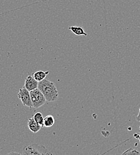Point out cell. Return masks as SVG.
I'll list each match as a JSON object with an SVG mask.
<instances>
[{
    "label": "cell",
    "instance_id": "1",
    "mask_svg": "<svg viewBox=\"0 0 140 155\" xmlns=\"http://www.w3.org/2000/svg\"><path fill=\"white\" fill-rule=\"evenodd\" d=\"M38 88L43 94L48 102L54 101L59 97V91L55 84L48 79H44L38 82Z\"/></svg>",
    "mask_w": 140,
    "mask_h": 155
},
{
    "label": "cell",
    "instance_id": "2",
    "mask_svg": "<svg viewBox=\"0 0 140 155\" xmlns=\"http://www.w3.org/2000/svg\"><path fill=\"white\" fill-rule=\"evenodd\" d=\"M22 155H53L45 146L38 145L37 144H32L24 146L22 150Z\"/></svg>",
    "mask_w": 140,
    "mask_h": 155
},
{
    "label": "cell",
    "instance_id": "3",
    "mask_svg": "<svg viewBox=\"0 0 140 155\" xmlns=\"http://www.w3.org/2000/svg\"><path fill=\"white\" fill-rule=\"evenodd\" d=\"M30 94L33 107L38 109L45 104L47 100L43 94L41 93V91L38 88L31 91Z\"/></svg>",
    "mask_w": 140,
    "mask_h": 155
},
{
    "label": "cell",
    "instance_id": "4",
    "mask_svg": "<svg viewBox=\"0 0 140 155\" xmlns=\"http://www.w3.org/2000/svg\"><path fill=\"white\" fill-rule=\"evenodd\" d=\"M18 96L21 100L23 106H26L30 108L33 107L30 91H28L24 86H23V88L19 90Z\"/></svg>",
    "mask_w": 140,
    "mask_h": 155
},
{
    "label": "cell",
    "instance_id": "5",
    "mask_svg": "<svg viewBox=\"0 0 140 155\" xmlns=\"http://www.w3.org/2000/svg\"><path fill=\"white\" fill-rule=\"evenodd\" d=\"M38 81H37L32 75H29L25 79L24 86L29 91L38 88Z\"/></svg>",
    "mask_w": 140,
    "mask_h": 155
},
{
    "label": "cell",
    "instance_id": "6",
    "mask_svg": "<svg viewBox=\"0 0 140 155\" xmlns=\"http://www.w3.org/2000/svg\"><path fill=\"white\" fill-rule=\"evenodd\" d=\"M28 126L29 129L34 133H38L40 130L41 128L40 125L37 124V122L35 120L34 117L28 119Z\"/></svg>",
    "mask_w": 140,
    "mask_h": 155
},
{
    "label": "cell",
    "instance_id": "7",
    "mask_svg": "<svg viewBox=\"0 0 140 155\" xmlns=\"http://www.w3.org/2000/svg\"><path fill=\"white\" fill-rule=\"evenodd\" d=\"M74 34L77 36H87V34L84 31L83 29L80 26H70L69 28Z\"/></svg>",
    "mask_w": 140,
    "mask_h": 155
},
{
    "label": "cell",
    "instance_id": "8",
    "mask_svg": "<svg viewBox=\"0 0 140 155\" xmlns=\"http://www.w3.org/2000/svg\"><path fill=\"white\" fill-rule=\"evenodd\" d=\"M50 73V71H46L44 72L42 71H37L34 74H32V77L34 78L37 81L40 82L42 81L43 79H45L47 75Z\"/></svg>",
    "mask_w": 140,
    "mask_h": 155
},
{
    "label": "cell",
    "instance_id": "9",
    "mask_svg": "<svg viewBox=\"0 0 140 155\" xmlns=\"http://www.w3.org/2000/svg\"><path fill=\"white\" fill-rule=\"evenodd\" d=\"M55 123V119L53 115H49L44 117V127L49 128L52 127Z\"/></svg>",
    "mask_w": 140,
    "mask_h": 155
},
{
    "label": "cell",
    "instance_id": "10",
    "mask_svg": "<svg viewBox=\"0 0 140 155\" xmlns=\"http://www.w3.org/2000/svg\"><path fill=\"white\" fill-rule=\"evenodd\" d=\"M34 118L35 119V120L37 122V124H38L39 125H40L41 127H44V118L43 117L42 114L41 112H37L34 115Z\"/></svg>",
    "mask_w": 140,
    "mask_h": 155
},
{
    "label": "cell",
    "instance_id": "11",
    "mask_svg": "<svg viewBox=\"0 0 140 155\" xmlns=\"http://www.w3.org/2000/svg\"><path fill=\"white\" fill-rule=\"evenodd\" d=\"M140 152H138V150H134L132 149H131L129 150H126V152H125L124 153H123V154H140Z\"/></svg>",
    "mask_w": 140,
    "mask_h": 155
},
{
    "label": "cell",
    "instance_id": "12",
    "mask_svg": "<svg viewBox=\"0 0 140 155\" xmlns=\"http://www.w3.org/2000/svg\"><path fill=\"white\" fill-rule=\"evenodd\" d=\"M136 119L138 120V121H139L140 122V112H139V113H138V115H137V116L136 117Z\"/></svg>",
    "mask_w": 140,
    "mask_h": 155
},
{
    "label": "cell",
    "instance_id": "13",
    "mask_svg": "<svg viewBox=\"0 0 140 155\" xmlns=\"http://www.w3.org/2000/svg\"><path fill=\"white\" fill-rule=\"evenodd\" d=\"M134 137H135L136 138L138 139V138H139V134H134Z\"/></svg>",
    "mask_w": 140,
    "mask_h": 155
},
{
    "label": "cell",
    "instance_id": "14",
    "mask_svg": "<svg viewBox=\"0 0 140 155\" xmlns=\"http://www.w3.org/2000/svg\"><path fill=\"white\" fill-rule=\"evenodd\" d=\"M138 140H139V141H140V133H139V138H138Z\"/></svg>",
    "mask_w": 140,
    "mask_h": 155
},
{
    "label": "cell",
    "instance_id": "15",
    "mask_svg": "<svg viewBox=\"0 0 140 155\" xmlns=\"http://www.w3.org/2000/svg\"><path fill=\"white\" fill-rule=\"evenodd\" d=\"M139 128H140V127H139Z\"/></svg>",
    "mask_w": 140,
    "mask_h": 155
}]
</instances>
